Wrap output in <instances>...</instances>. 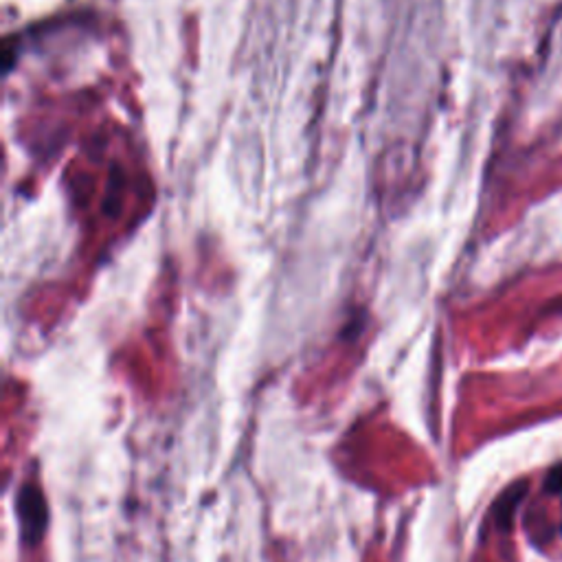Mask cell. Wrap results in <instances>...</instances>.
<instances>
[{
	"mask_svg": "<svg viewBox=\"0 0 562 562\" xmlns=\"http://www.w3.org/2000/svg\"><path fill=\"white\" fill-rule=\"evenodd\" d=\"M16 516L20 523V538L34 547L45 538L48 527V505L40 485L25 484L16 496Z\"/></svg>",
	"mask_w": 562,
	"mask_h": 562,
	"instance_id": "obj_1",
	"label": "cell"
},
{
	"mask_svg": "<svg viewBox=\"0 0 562 562\" xmlns=\"http://www.w3.org/2000/svg\"><path fill=\"white\" fill-rule=\"evenodd\" d=\"M526 492H527V481H518V484L510 485V488L499 496V501H496L494 507H492V510H494V518H496V526H499V529L507 532V529L512 527V518H515L518 504L526 499Z\"/></svg>",
	"mask_w": 562,
	"mask_h": 562,
	"instance_id": "obj_2",
	"label": "cell"
}]
</instances>
